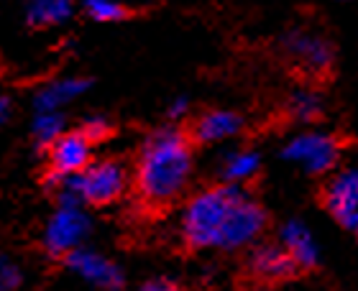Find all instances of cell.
I'll use <instances>...</instances> for the list:
<instances>
[{
	"mask_svg": "<svg viewBox=\"0 0 358 291\" xmlns=\"http://www.w3.org/2000/svg\"><path fill=\"white\" fill-rule=\"evenodd\" d=\"M90 87L87 80L83 77H64V80H54L46 87H41L36 95V107L38 112H57L62 105H67L69 100H75L77 95H83Z\"/></svg>",
	"mask_w": 358,
	"mask_h": 291,
	"instance_id": "13",
	"label": "cell"
},
{
	"mask_svg": "<svg viewBox=\"0 0 358 291\" xmlns=\"http://www.w3.org/2000/svg\"><path fill=\"white\" fill-rule=\"evenodd\" d=\"M77 192L87 204H110L126 192L128 187V172L126 166L118 161H95L90 164L80 177H75Z\"/></svg>",
	"mask_w": 358,
	"mask_h": 291,
	"instance_id": "4",
	"label": "cell"
},
{
	"mask_svg": "<svg viewBox=\"0 0 358 291\" xmlns=\"http://www.w3.org/2000/svg\"><path fill=\"white\" fill-rule=\"evenodd\" d=\"M75 10V3L72 0H29L26 6V18H29L31 26H57V23H64Z\"/></svg>",
	"mask_w": 358,
	"mask_h": 291,
	"instance_id": "15",
	"label": "cell"
},
{
	"mask_svg": "<svg viewBox=\"0 0 358 291\" xmlns=\"http://www.w3.org/2000/svg\"><path fill=\"white\" fill-rule=\"evenodd\" d=\"M85 10L90 18H95L100 23L120 21L128 15L126 6H120L118 0H85Z\"/></svg>",
	"mask_w": 358,
	"mask_h": 291,
	"instance_id": "18",
	"label": "cell"
},
{
	"mask_svg": "<svg viewBox=\"0 0 358 291\" xmlns=\"http://www.w3.org/2000/svg\"><path fill=\"white\" fill-rule=\"evenodd\" d=\"M322 204L338 223L353 227L358 220V169L336 174L322 187Z\"/></svg>",
	"mask_w": 358,
	"mask_h": 291,
	"instance_id": "9",
	"label": "cell"
},
{
	"mask_svg": "<svg viewBox=\"0 0 358 291\" xmlns=\"http://www.w3.org/2000/svg\"><path fill=\"white\" fill-rule=\"evenodd\" d=\"M67 266L72 271H77L83 278H87L90 284L100 286V289H105V291H115L123 286V274H120L108 258L95 253V251L77 248V251H72V253L67 255Z\"/></svg>",
	"mask_w": 358,
	"mask_h": 291,
	"instance_id": "10",
	"label": "cell"
},
{
	"mask_svg": "<svg viewBox=\"0 0 358 291\" xmlns=\"http://www.w3.org/2000/svg\"><path fill=\"white\" fill-rule=\"evenodd\" d=\"M192 177V143L177 128H164L143 141L134 184L146 207H166L182 197Z\"/></svg>",
	"mask_w": 358,
	"mask_h": 291,
	"instance_id": "1",
	"label": "cell"
},
{
	"mask_svg": "<svg viewBox=\"0 0 358 291\" xmlns=\"http://www.w3.org/2000/svg\"><path fill=\"white\" fill-rule=\"evenodd\" d=\"M141 291H182V289H177V286L169 284V281H149Z\"/></svg>",
	"mask_w": 358,
	"mask_h": 291,
	"instance_id": "21",
	"label": "cell"
},
{
	"mask_svg": "<svg viewBox=\"0 0 358 291\" xmlns=\"http://www.w3.org/2000/svg\"><path fill=\"white\" fill-rule=\"evenodd\" d=\"M351 230H353V232H356V235H358V220H356V223H353V227H351Z\"/></svg>",
	"mask_w": 358,
	"mask_h": 291,
	"instance_id": "25",
	"label": "cell"
},
{
	"mask_svg": "<svg viewBox=\"0 0 358 291\" xmlns=\"http://www.w3.org/2000/svg\"><path fill=\"white\" fill-rule=\"evenodd\" d=\"M90 146L92 143L83 135V130L64 133L59 141L49 149V177L46 184L52 187L54 181L80 177L90 166Z\"/></svg>",
	"mask_w": 358,
	"mask_h": 291,
	"instance_id": "7",
	"label": "cell"
},
{
	"mask_svg": "<svg viewBox=\"0 0 358 291\" xmlns=\"http://www.w3.org/2000/svg\"><path fill=\"white\" fill-rule=\"evenodd\" d=\"M83 135L87 138L90 143H95V141H103V138H108L110 135V126H108V120L100 118V115H95V118H87L83 123Z\"/></svg>",
	"mask_w": 358,
	"mask_h": 291,
	"instance_id": "19",
	"label": "cell"
},
{
	"mask_svg": "<svg viewBox=\"0 0 358 291\" xmlns=\"http://www.w3.org/2000/svg\"><path fill=\"white\" fill-rule=\"evenodd\" d=\"M284 52L289 54L299 67L315 72V75H325L336 57L328 38L313 33V31H289L284 36Z\"/></svg>",
	"mask_w": 358,
	"mask_h": 291,
	"instance_id": "8",
	"label": "cell"
},
{
	"mask_svg": "<svg viewBox=\"0 0 358 291\" xmlns=\"http://www.w3.org/2000/svg\"><path fill=\"white\" fill-rule=\"evenodd\" d=\"M185 112H187V100L185 97H177V100L169 105V115H172V118H179V115H185Z\"/></svg>",
	"mask_w": 358,
	"mask_h": 291,
	"instance_id": "22",
	"label": "cell"
},
{
	"mask_svg": "<svg viewBox=\"0 0 358 291\" xmlns=\"http://www.w3.org/2000/svg\"><path fill=\"white\" fill-rule=\"evenodd\" d=\"M259 169H262L259 154L251 149H238V151H231V154L223 158L220 177H223L225 184L238 187V184H246V181L254 179L256 174H259Z\"/></svg>",
	"mask_w": 358,
	"mask_h": 291,
	"instance_id": "14",
	"label": "cell"
},
{
	"mask_svg": "<svg viewBox=\"0 0 358 291\" xmlns=\"http://www.w3.org/2000/svg\"><path fill=\"white\" fill-rule=\"evenodd\" d=\"M8 115H10V103H8V97H0V126L8 120Z\"/></svg>",
	"mask_w": 358,
	"mask_h": 291,
	"instance_id": "23",
	"label": "cell"
},
{
	"mask_svg": "<svg viewBox=\"0 0 358 291\" xmlns=\"http://www.w3.org/2000/svg\"><path fill=\"white\" fill-rule=\"evenodd\" d=\"M287 112L292 120L297 123H313L322 115V97L310 87H299L289 95L287 103Z\"/></svg>",
	"mask_w": 358,
	"mask_h": 291,
	"instance_id": "16",
	"label": "cell"
},
{
	"mask_svg": "<svg viewBox=\"0 0 358 291\" xmlns=\"http://www.w3.org/2000/svg\"><path fill=\"white\" fill-rule=\"evenodd\" d=\"M341 141L336 135L320 133V130H305L297 133L287 146H284V158L299 164L310 174H328L336 169L338 158H341Z\"/></svg>",
	"mask_w": 358,
	"mask_h": 291,
	"instance_id": "3",
	"label": "cell"
},
{
	"mask_svg": "<svg viewBox=\"0 0 358 291\" xmlns=\"http://www.w3.org/2000/svg\"><path fill=\"white\" fill-rule=\"evenodd\" d=\"M248 274L254 276L256 286H268L276 289L279 284L289 281L299 274V266L294 263L287 248L276 243H264L256 246L248 255Z\"/></svg>",
	"mask_w": 358,
	"mask_h": 291,
	"instance_id": "6",
	"label": "cell"
},
{
	"mask_svg": "<svg viewBox=\"0 0 358 291\" xmlns=\"http://www.w3.org/2000/svg\"><path fill=\"white\" fill-rule=\"evenodd\" d=\"M21 284V269L8 258H0V291H13Z\"/></svg>",
	"mask_w": 358,
	"mask_h": 291,
	"instance_id": "20",
	"label": "cell"
},
{
	"mask_svg": "<svg viewBox=\"0 0 358 291\" xmlns=\"http://www.w3.org/2000/svg\"><path fill=\"white\" fill-rule=\"evenodd\" d=\"M282 246L287 248V253L294 258L299 271L315 269L317 266V246H315L313 232L307 230L305 223L299 220H289L282 227Z\"/></svg>",
	"mask_w": 358,
	"mask_h": 291,
	"instance_id": "12",
	"label": "cell"
},
{
	"mask_svg": "<svg viewBox=\"0 0 358 291\" xmlns=\"http://www.w3.org/2000/svg\"><path fill=\"white\" fill-rule=\"evenodd\" d=\"M246 194L238 187L220 184V187L202 189L187 202L182 215V235L189 248H220L225 227L231 223L238 202Z\"/></svg>",
	"mask_w": 358,
	"mask_h": 291,
	"instance_id": "2",
	"label": "cell"
},
{
	"mask_svg": "<svg viewBox=\"0 0 358 291\" xmlns=\"http://www.w3.org/2000/svg\"><path fill=\"white\" fill-rule=\"evenodd\" d=\"M254 291H274V289H268V286H256Z\"/></svg>",
	"mask_w": 358,
	"mask_h": 291,
	"instance_id": "24",
	"label": "cell"
},
{
	"mask_svg": "<svg viewBox=\"0 0 358 291\" xmlns=\"http://www.w3.org/2000/svg\"><path fill=\"white\" fill-rule=\"evenodd\" d=\"M34 135L41 146L52 149L54 143L64 135V120H62L59 112H38L36 120H34Z\"/></svg>",
	"mask_w": 358,
	"mask_h": 291,
	"instance_id": "17",
	"label": "cell"
},
{
	"mask_svg": "<svg viewBox=\"0 0 358 291\" xmlns=\"http://www.w3.org/2000/svg\"><path fill=\"white\" fill-rule=\"evenodd\" d=\"M90 232V217L80 207H59L46 223L44 246L52 255H69Z\"/></svg>",
	"mask_w": 358,
	"mask_h": 291,
	"instance_id": "5",
	"label": "cell"
},
{
	"mask_svg": "<svg viewBox=\"0 0 358 291\" xmlns=\"http://www.w3.org/2000/svg\"><path fill=\"white\" fill-rule=\"evenodd\" d=\"M243 118L233 110H210L194 120L192 138L197 143H220L241 133Z\"/></svg>",
	"mask_w": 358,
	"mask_h": 291,
	"instance_id": "11",
	"label": "cell"
}]
</instances>
